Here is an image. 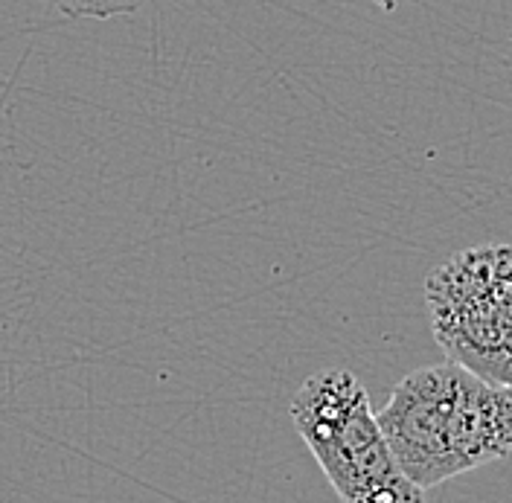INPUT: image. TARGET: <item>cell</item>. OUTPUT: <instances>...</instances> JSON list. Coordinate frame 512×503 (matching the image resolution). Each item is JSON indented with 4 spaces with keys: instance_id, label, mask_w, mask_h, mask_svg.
<instances>
[{
    "instance_id": "6da1fadb",
    "label": "cell",
    "mask_w": 512,
    "mask_h": 503,
    "mask_svg": "<svg viewBox=\"0 0 512 503\" xmlns=\"http://www.w3.org/2000/svg\"><path fill=\"white\" fill-rule=\"evenodd\" d=\"M376 416L399 469L422 492L512 454V384L460 361L414 370Z\"/></svg>"
},
{
    "instance_id": "7a4b0ae2",
    "label": "cell",
    "mask_w": 512,
    "mask_h": 503,
    "mask_svg": "<svg viewBox=\"0 0 512 503\" xmlns=\"http://www.w3.org/2000/svg\"><path fill=\"white\" fill-rule=\"evenodd\" d=\"M300 440L347 503H419L425 492L399 469L364 384L350 370H320L291 399Z\"/></svg>"
},
{
    "instance_id": "3957f363",
    "label": "cell",
    "mask_w": 512,
    "mask_h": 503,
    "mask_svg": "<svg viewBox=\"0 0 512 503\" xmlns=\"http://www.w3.org/2000/svg\"><path fill=\"white\" fill-rule=\"evenodd\" d=\"M431 329L454 361L512 384V248L454 256L428 280Z\"/></svg>"
},
{
    "instance_id": "277c9868",
    "label": "cell",
    "mask_w": 512,
    "mask_h": 503,
    "mask_svg": "<svg viewBox=\"0 0 512 503\" xmlns=\"http://www.w3.org/2000/svg\"><path fill=\"white\" fill-rule=\"evenodd\" d=\"M53 9H59L67 18H117L143 9L149 0H41Z\"/></svg>"
}]
</instances>
